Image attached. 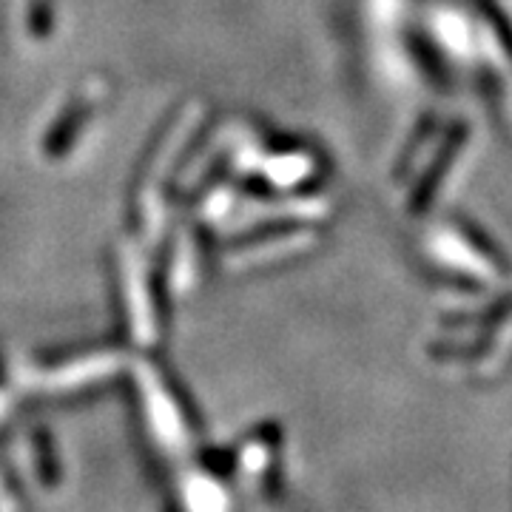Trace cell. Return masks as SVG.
I'll use <instances>...</instances> for the list:
<instances>
[]
</instances>
